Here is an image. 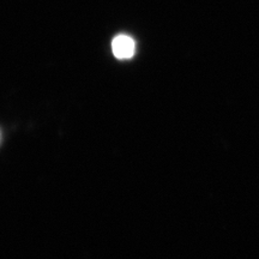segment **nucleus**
<instances>
[{"instance_id":"1","label":"nucleus","mask_w":259,"mask_h":259,"mask_svg":"<svg viewBox=\"0 0 259 259\" xmlns=\"http://www.w3.org/2000/svg\"><path fill=\"white\" fill-rule=\"evenodd\" d=\"M112 51L115 58L125 60L131 59L136 53V44L134 38L127 35H119L112 42Z\"/></svg>"},{"instance_id":"2","label":"nucleus","mask_w":259,"mask_h":259,"mask_svg":"<svg viewBox=\"0 0 259 259\" xmlns=\"http://www.w3.org/2000/svg\"><path fill=\"white\" fill-rule=\"evenodd\" d=\"M0 142H2V132H0Z\"/></svg>"}]
</instances>
